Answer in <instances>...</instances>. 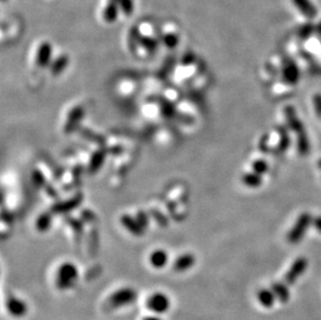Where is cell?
Listing matches in <instances>:
<instances>
[{"mask_svg": "<svg viewBox=\"0 0 321 320\" xmlns=\"http://www.w3.org/2000/svg\"><path fill=\"white\" fill-rule=\"evenodd\" d=\"M139 298L138 291L132 286H123L112 291L104 303V310L117 311L136 304Z\"/></svg>", "mask_w": 321, "mask_h": 320, "instance_id": "cell-1", "label": "cell"}, {"mask_svg": "<svg viewBox=\"0 0 321 320\" xmlns=\"http://www.w3.org/2000/svg\"><path fill=\"white\" fill-rule=\"evenodd\" d=\"M80 274L76 264L64 262L56 269L54 276V286L59 292L73 290L79 282Z\"/></svg>", "mask_w": 321, "mask_h": 320, "instance_id": "cell-2", "label": "cell"}, {"mask_svg": "<svg viewBox=\"0 0 321 320\" xmlns=\"http://www.w3.org/2000/svg\"><path fill=\"white\" fill-rule=\"evenodd\" d=\"M173 302L171 296L163 291H155L151 293L146 300V308L150 314L163 316L172 309Z\"/></svg>", "mask_w": 321, "mask_h": 320, "instance_id": "cell-3", "label": "cell"}, {"mask_svg": "<svg viewBox=\"0 0 321 320\" xmlns=\"http://www.w3.org/2000/svg\"><path fill=\"white\" fill-rule=\"evenodd\" d=\"M4 307L6 313L15 319L24 318L29 313L28 303L16 294L7 295L4 302Z\"/></svg>", "mask_w": 321, "mask_h": 320, "instance_id": "cell-4", "label": "cell"}, {"mask_svg": "<svg viewBox=\"0 0 321 320\" xmlns=\"http://www.w3.org/2000/svg\"><path fill=\"white\" fill-rule=\"evenodd\" d=\"M312 222V217L308 213H303V214L299 217L297 221L295 222L293 229L288 233V241L290 243H297L303 239V237L308 230L310 223Z\"/></svg>", "mask_w": 321, "mask_h": 320, "instance_id": "cell-5", "label": "cell"}, {"mask_svg": "<svg viewBox=\"0 0 321 320\" xmlns=\"http://www.w3.org/2000/svg\"><path fill=\"white\" fill-rule=\"evenodd\" d=\"M307 266H308V260L306 258L304 257L297 258L291 265L290 269L286 272V275H285L284 283L286 284V285L292 286L297 281V279H299L306 271Z\"/></svg>", "mask_w": 321, "mask_h": 320, "instance_id": "cell-6", "label": "cell"}, {"mask_svg": "<svg viewBox=\"0 0 321 320\" xmlns=\"http://www.w3.org/2000/svg\"><path fill=\"white\" fill-rule=\"evenodd\" d=\"M196 264V258L193 254H183L178 257L174 262V270L178 274H183L192 269Z\"/></svg>", "mask_w": 321, "mask_h": 320, "instance_id": "cell-7", "label": "cell"}, {"mask_svg": "<svg viewBox=\"0 0 321 320\" xmlns=\"http://www.w3.org/2000/svg\"><path fill=\"white\" fill-rule=\"evenodd\" d=\"M170 261V257L168 252L163 250H155L149 256V263L155 269H162L168 265Z\"/></svg>", "mask_w": 321, "mask_h": 320, "instance_id": "cell-8", "label": "cell"}, {"mask_svg": "<svg viewBox=\"0 0 321 320\" xmlns=\"http://www.w3.org/2000/svg\"><path fill=\"white\" fill-rule=\"evenodd\" d=\"M270 289L273 293H275L276 298L280 301V303L286 304L289 301L290 293H289V289H288L287 285L285 283L277 282L275 284H272Z\"/></svg>", "mask_w": 321, "mask_h": 320, "instance_id": "cell-9", "label": "cell"}, {"mask_svg": "<svg viewBox=\"0 0 321 320\" xmlns=\"http://www.w3.org/2000/svg\"><path fill=\"white\" fill-rule=\"evenodd\" d=\"M285 113H286L287 123H288V126L291 130H293V131L296 132L297 134L305 132L303 123L299 120V118H297L295 111L292 107H287L286 110H285Z\"/></svg>", "mask_w": 321, "mask_h": 320, "instance_id": "cell-10", "label": "cell"}, {"mask_svg": "<svg viewBox=\"0 0 321 320\" xmlns=\"http://www.w3.org/2000/svg\"><path fill=\"white\" fill-rule=\"evenodd\" d=\"M118 11H120V6L114 1V0H109V2L106 4L104 11H103V18L107 23H113L116 21Z\"/></svg>", "mask_w": 321, "mask_h": 320, "instance_id": "cell-11", "label": "cell"}, {"mask_svg": "<svg viewBox=\"0 0 321 320\" xmlns=\"http://www.w3.org/2000/svg\"><path fill=\"white\" fill-rule=\"evenodd\" d=\"M51 53H52V47L49 43L41 44L40 48L38 50V55H37L38 64L40 66H46L50 61Z\"/></svg>", "mask_w": 321, "mask_h": 320, "instance_id": "cell-12", "label": "cell"}, {"mask_svg": "<svg viewBox=\"0 0 321 320\" xmlns=\"http://www.w3.org/2000/svg\"><path fill=\"white\" fill-rule=\"evenodd\" d=\"M257 298L259 300V303L265 308L272 307L277 299L275 293L271 291V289H261L257 293Z\"/></svg>", "mask_w": 321, "mask_h": 320, "instance_id": "cell-13", "label": "cell"}, {"mask_svg": "<svg viewBox=\"0 0 321 320\" xmlns=\"http://www.w3.org/2000/svg\"><path fill=\"white\" fill-rule=\"evenodd\" d=\"M297 149H299L300 154L302 155H306V154L309 153V149H310V144H309V139L308 136L305 132L300 133L297 135Z\"/></svg>", "mask_w": 321, "mask_h": 320, "instance_id": "cell-14", "label": "cell"}, {"mask_svg": "<svg viewBox=\"0 0 321 320\" xmlns=\"http://www.w3.org/2000/svg\"><path fill=\"white\" fill-rule=\"evenodd\" d=\"M114 1L120 6V9L126 16H130L133 13L134 3L133 0H114Z\"/></svg>", "mask_w": 321, "mask_h": 320, "instance_id": "cell-15", "label": "cell"}, {"mask_svg": "<svg viewBox=\"0 0 321 320\" xmlns=\"http://www.w3.org/2000/svg\"><path fill=\"white\" fill-rule=\"evenodd\" d=\"M243 182L249 187H258L262 182V179H261V176L256 173L246 174L243 177Z\"/></svg>", "mask_w": 321, "mask_h": 320, "instance_id": "cell-16", "label": "cell"}, {"mask_svg": "<svg viewBox=\"0 0 321 320\" xmlns=\"http://www.w3.org/2000/svg\"><path fill=\"white\" fill-rule=\"evenodd\" d=\"M162 41H163V44L165 46H168L169 48H174V47H176L178 43H179V37L175 33H168L164 35Z\"/></svg>", "mask_w": 321, "mask_h": 320, "instance_id": "cell-17", "label": "cell"}, {"mask_svg": "<svg viewBox=\"0 0 321 320\" xmlns=\"http://www.w3.org/2000/svg\"><path fill=\"white\" fill-rule=\"evenodd\" d=\"M138 41H139L140 45L144 46L145 48L148 50H154L157 46L156 41L152 38H149V37H140V38H138Z\"/></svg>", "mask_w": 321, "mask_h": 320, "instance_id": "cell-18", "label": "cell"}, {"mask_svg": "<svg viewBox=\"0 0 321 320\" xmlns=\"http://www.w3.org/2000/svg\"><path fill=\"white\" fill-rule=\"evenodd\" d=\"M253 170L256 174L258 175H263L264 173L267 172L268 170V165L265 161L263 160H256L254 163H253Z\"/></svg>", "mask_w": 321, "mask_h": 320, "instance_id": "cell-19", "label": "cell"}, {"mask_svg": "<svg viewBox=\"0 0 321 320\" xmlns=\"http://www.w3.org/2000/svg\"><path fill=\"white\" fill-rule=\"evenodd\" d=\"M285 78H286L289 82H295L299 78V73H297V70L295 68H288L285 72Z\"/></svg>", "mask_w": 321, "mask_h": 320, "instance_id": "cell-20", "label": "cell"}, {"mask_svg": "<svg viewBox=\"0 0 321 320\" xmlns=\"http://www.w3.org/2000/svg\"><path fill=\"white\" fill-rule=\"evenodd\" d=\"M282 139H281V143H280V150L281 151H285L288 147H289V136L287 134V132L283 130L282 133H281Z\"/></svg>", "mask_w": 321, "mask_h": 320, "instance_id": "cell-21", "label": "cell"}, {"mask_svg": "<svg viewBox=\"0 0 321 320\" xmlns=\"http://www.w3.org/2000/svg\"><path fill=\"white\" fill-rule=\"evenodd\" d=\"M67 63H68V58H67L66 56H61V57H59V58L57 59V61L54 63V65H53V69H54L55 71L61 70V69H63V67H64Z\"/></svg>", "mask_w": 321, "mask_h": 320, "instance_id": "cell-22", "label": "cell"}, {"mask_svg": "<svg viewBox=\"0 0 321 320\" xmlns=\"http://www.w3.org/2000/svg\"><path fill=\"white\" fill-rule=\"evenodd\" d=\"M314 105L317 114L321 116V95H316L314 97Z\"/></svg>", "mask_w": 321, "mask_h": 320, "instance_id": "cell-23", "label": "cell"}, {"mask_svg": "<svg viewBox=\"0 0 321 320\" xmlns=\"http://www.w3.org/2000/svg\"><path fill=\"white\" fill-rule=\"evenodd\" d=\"M141 320H164L162 318V316H158V315H153V314H149L147 316H145Z\"/></svg>", "mask_w": 321, "mask_h": 320, "instance_id": "cell-24", "label": "cell"}, {"mask_svg": "<svg viewBox=\"0 0 321 320\" xmlns=\"http://www.w3.org/2000/svg\"><path fill=\"white\" fill-rule=\"evenodd\" d=\"M313 224H314V227L321 233V216H318V217L314 218Z\"/></svg>", "mask_w": 321, "mask_h": 320, "instance_id": "cell-25", "label": "cell"}, {"mask_svg": "<svg viewBox=\"0 0 321 320\" xmlns=\"http://www.w3.org/2000/svg\"><path fill=\"white\" fill-rule=\"evenodd\" d=\"M2 1H5V0H2Z\"/></svg>", "mask_w": 321, "mask_h": 320, "instance_id": "cell-26", "label": "cell"}, {"mask_svg": "<svg viewBox=\"0 0 321 320\" xmlns=\"http://www.w3.org/2000/svg\"><path fill=\"white\" fill-rule=\"evenodd\" d=\"M320 165H321V161H320Z\"/></svg>", "mask_w": 321, "mask_h": 320, "instance_id": "cell-27", "label": "cell"}]
</instances>
